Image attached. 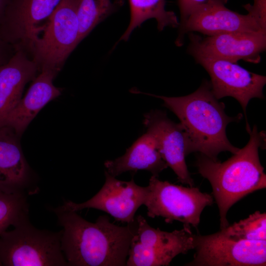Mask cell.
Here are the masks:
<instances>
[{
  "label": "cell",
  "instance_id": "8",
  "mask_svg": "<svg viewBox=\"0 0 266 266\" xmlns=\"http://www.w3.org/2000/svg\"><path fill=\"white\" fill-rule=\"evenodd\" d=\"M195 253L187 266H265L266 240H236L223 234H194Z\"/></svg>",
  "mask_w": 266,
  "mask_h": 266
},
{
  "label": "cell",
  "instance_id": "10",
  "mask_svg": "<svg viewBox=\"0 0 266 266\" xmlns=\"http://www.w3.org/2000/svg\"><path fill=\"white\" fill-rule=\"evenodd\" d=\"M105 176L103 186L91 199L81 203L65 201L59 207L75 212L96 209L107 213L117 221L127 224L134 223L136 211L145 202L147 187L137 185L133 178L129 181L118 180L106 170Z\"/></svg>",
  "mask_w": 266,
  "mask_h": 266
},
{
  "label": "cell",
  "instance_id": "19",
  "mask_svg": "<svg viewBox=\"0 0 266 266\" xmlns=\"http://www.w3.org/2000/svg\"><path fill=\"white\" fill-rule=\"evenodd\" d=\"M129 1L131 11L130 21L120 40L127 41L135 28L151 18L156 19L159 31H163L167 27H179V22L175 13L166 9L165 0H129Z\"/></svg>",
  "mask_w": 266,
  "mask_h": 266
},
{
  "label": "cell",
  "instance_id": "5",
  "mask_svg": "<svg viewBox=\"0 0 266 266\" xmlns=\"http://www.w3.org/2000/svg\"><path fill=\"white\" fill-rule=\"evenodd\" d=\"M79 0H62L30 46L34 62L58 71L79 43L77 8Z\"/></svg>",
  "mask_w": 266,
  "mask_h": 266
},
{
  "label": "cell",
  "instance_id": "13",
  "mask_svg": "<svg viewBox=\"0 0 266 266\" xmlns=\"http://www.w3.org/2000/svg\"><path fill=\"white\" fill-rule=\"evenodd\" d=\"M227 1L210 0L194 11L185 23L179 26L176 45L182 46L185 34L193 32L207 36L234 32H264L248 13L243 15L227 8Z\"/></svg>",
  "mask_w": 266,
  "mask_h": 266
},
{
  "label": "cell",
  "instance_id": "23",
  "mask_svg": "<svg viewBox=\"0 0 266 266\" xmlns=\"http://www.w3.org/2000/svg\"><path fill=\"white\" fill-rule=\"evenodd\" d=\"M248 13L256 21L261 30L266 33V0H254V4L244 6Z\"/></svg>",
  "mask_w": 266,
  "mask_h": 266
},
{
  "label": "cell",
  "instance_id": "18",
  "mask_svg": "<svg viewBox=\"0 0 266 266\" xmlns=\"http://www.w3.org/2000/svg\"><path fill=\"white\" fill-rule=\"evenodd\" d=\"M107 172L114 177L127 171L145 170L153 176L159 174L168 166L159 153L155 142L148 133H144L128 148L122 156L104 162Z\"/></svg>",
  "mask_w": 266,
  "mask_h": 266
},
{
  "label": "cell",
  "instance_id": "25",
  "mask_svg": "<svg viewBox=\"0 0 266 266\" xmlns=\"http://www.w3.org/2000/svg\"><path fill=\"white\" fill-rule=\"evenodd\" d=\"M6 42L0 37V66L7 62L10 58H7L6 51Z\"/></svg>",
  "mask_w": 266,
  "mask_h": 266
},
{
  "label": "cell",
  "instance_id": "14",
  "mask_svg": "<svg viewBox=\"0 0 266 266\" xmlns=\"http://www.w3.org/2000/svg\"><path fill=\"white\" fill-rule=\"evenodd\" d=\"M62 0H10L0 23V37L9 42L21 39L30 44Z\"/></svg>",
  "mask_w": 266,
  "mask_h": 266
},
{
  "label": "cell",
  "instance_id": "21",
  "mask_svg": "<svg viewBox=\"0 0 266 266\" xmlns=\"http://www.w3.org/2000/svg\"><path fill=\"white\" fill-rule=\"evenodd\" d=\"M27 195L0 189V234L29 218Z\"/></svg>",
  "mask_w": 266,
  "mask_h": 266
},
{
  "label": "cell",
  "instance_id": "16",
  "mask_svg": "<svg viewBox=\"0 0 266 266\" xmlns=\"http://www.w3.org/2000/svg\"><path fill=\"white\" fill-rule=\"evenodd\" d=\"M31 174L18 135L10 127H0V189L29 195Z\"/></svg>",
  "mask_w": 266,
  "mask_h": 266
},
{
  "label": "cell",
  "instance_id": "11",
  "mask_svg": "<svg viewBox=\"0 0 266 266\" xmlns=\"http://www.w3.org/2000/svg\"><path fill=\"white\" fill-rule=\"evenodd\" d=\"M189 52L237 63L240 60L258 64L266 48V33L234 32L202 37L189 33Z\"/></svg>",
  "mask_w": 266,
  "mask_h": 266
},
{
  "label": "cell",
  "instance_id": "17",
  "mask_svg": "<svg viewBox=\"0 0 266 266\" xmlns=\"http://www.w3.org/2000/svg\"><path fill=\"white\" fill-rule=\"evenodd\" d=\"M37 65L21 51L0 66V127L22 98L26 84L35 76Z\"/></svg>",
  "mask_w": 266,
  "mask_h": 266
},
{
  "label": "cell",
  "instance_id": "26",
  "mask_svg": "<svg viewBox=\"0 0 266 266\" xmlns=\"http://www.w3.org/2000/svg\"><path fill=\"white\" fill-rule=\"evenodd\" d=\"M10 0H0V23H1Z\"/></svg>",
  "mask_w": 266,
  "mask_h": 266
},
{
  "label": "cell",
  "instance_id": "3",
  "mask_svg": "<svg viewBox=\"0 0 266 266\" xmlns=\"http://www.w3.org/2000/svg\"><path fill=\"white\" fill-rule=\"evenodd\" d=\"M247 144L229 158L220 162L199 153L196 166L198 172L207 179L217 204L220 230L230 224L227 214L236 202L253 192L266 188V175L261 164L259 148L264 140V133L254 126L248 131Z\"/></svg>",
  "mask_w": 266,
  "mask_h": 266
},
{
  "label": "cell",
  "instance_id": "7",
  "mask_svg": "<svg viewBox=\"0 0 266 266\" xmlns=\"http://www.w3.org/2000/svg\"><path fill=\"white\" fill-rule=\"evenodd\" d=\"M136 229L129 251L127 266H166L179 254L194 249L190 225L171 232L151 227L141 215L136 219Z\"/></svg>",
  "mask_w": 266,
  "mask_h": 266
},
{
  "label": "cell",
  "instance_id": "24",
  "mask_svg": "<svg viewBox=\"0 0 266 266\" xmlns=\"http://www.w3.org/2000/svg\"><path fill=\"white\" fill-rule=\"evenodd\" d=\"M210 0H178V5L180 13V22L179 26L183 25L194 11Z\"/></svg>",
  "mask_w": 266,
  "mask_h": 266
},
{
  "label": "cell",
  "instance_id": "4",
  "mask_svg": "<svg viewBox=\"0 0 266 266\" xmlns=\"http://www.w3.org/2000/svg\"><path fill=\"white\" fill-rule=\"evenodd\" d=\"M0 234V266H68L61 231L35 228L27 218Z\"/></svg>",
  "mask_w": 266,
  "mask_h": 266
},
{
  "label": "cell",
  "instance_id": "15",
  "mask_svg": "<svg viewBox=\"0 0 266 266\" xmlns=\"http://www.w3.org/2000/svg\"><path fill=\"white\" fill-rule=\"evenodd\" d=\"M57 72L51 69L42 68L26 95L7 115L0 127H9L18 136L21 135L39 111L61 95V90L53 83Z\"/></svg>",
  "mask_w": 266,
  "mask_h": 266
},
{
  "label": "cell",
  "instance_id": "12",
  "mask_svg": "<svg viewBox=\"0 0 266 266\" xmlns=\"http://www.w3.org/2000/svg\"><path fill=\"white\" fill-rule=\"evenodd\" d=\"M143 123L162 159L174 171L178 181L194 186V180L186 163L187 142L181 124L174 122L165 112L159 110H152L145 114Z\"/></svg>",
  "mask_w": 266,
  "mask_h": 266
},
{
  "label": "cell",
  "instance_id": "20",
  "mask_svg": "<svg viewBox=\"0 0 266 266\" xmlns=\"http://www.w3.org/2000/svg\"><path fill=\"white\" fill-rule=\"evenodd\" d=\"M122 0H79L77 16L79 27V41H82L100 22L115 11Z\"/></svg>",
  "mask_w": 266,
  "mask_h": 266
},
{
  "label": "cell",
  "instance_id": "9",
  "mask_svg": "<svg viewBox=\"0 0 266 266\" xmlns=\"http://www.w3.org/2000/svg\"><path fill=\"white\" fill-rule=\"evenodd\" d=\"M210 76L211 90L219 100L226 97L236 99L241 105L246 119V110L253 98L264 99L263 88L266 77L250 72L237 63L189 52Z\"/></svg>",
  "mask_w": 266,
  "mask_h": 266
},
{
  "label": "cell",
  "instance_id": "2",
  "mask_svg": "<svg viewBox=\"0 0 266 266\" xmlns=\"http://www.w3.org/2000/svg\"><path fill=\"white\" fill-rule=\"evenodd\" d=\"M148 95L162 99L163 105L178 118L186 136L187 156L197 152L215 161L222 152L233 154L238 151L229 141L226 130L230 123L240 121L242 115L226 114L225 105L214 96L210 82H203L196 91L185 96Z\"/></svg>",
  "mask_w": 266,
  "mask_h": 266
},
{
  "label": "cell",
  "instance_id": "6",
  "mask_svg": "<svg viewBox=\"0 0 266 266\" xmlns=\"http://www.w3.org/2000/svg\"><path fill=\"white\" fill-rule=\"evenodd\" d=\"M147 187L144 205L147 216L163 217L167 223L177 221L197 229L202 211L214 203L212 195L197 187L175 185L153 175Z\"/></svg>",
  "mask_w": 266,
  "mask_h": 266
},
{
  "label": "cell",
  "instance_id": "22",
  "mask_svg": "<svg viewBox=\"0 0 266 266\" xmlns=\"http://www.w3.org/2000/svg\"><path fill=\"white\" fill-rule=\"evenodd\" d=\"M220 231L236 240H266V213L256 211L247 218L229 225Z\"/></svg>",
  "mask_w": 266,
  "mask_h": 266
},
{
  "label": "cell",
  "instance_id": "1",
  "mask_svg": "<svg viewBox=\"0 0 266 266\" xmlns=\"http://www.w3.org/2000/svg\"><path fill=\"white\" fill-rule=\"evenodd\" d=\"M61 231V246L68 266H124L136 222L119 226L105 215L90 222L75 211L53 209Z\"/></svg>",
  "mask_w": 266,
  "mask_h": 266
}]
</instances>
